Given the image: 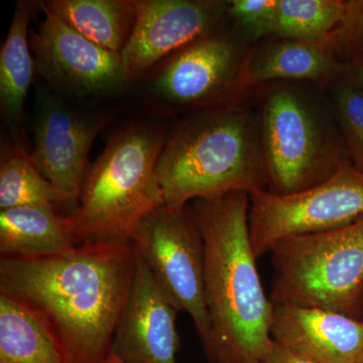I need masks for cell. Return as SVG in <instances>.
I'll return each mask as SVG.
<instances>
[{
  "instance_id": "cell-1",
  "label": "cell",
  "mask_w": 363,
  "mask_h": 363,
  "mask_svg": "<svg viewBox=\"0 0 363 363\" xmlns=\"http://www.w3.org/2000/svg\"><path fill=\"white\" fill-rule=\"evenodd\" d=\"M138 259L131 240L83 243L39 257L0 255V294L40 318L65 363H105Z\"/></svg>"
},
{
  "instance_id": "cell-2",
  "label": "cell",
  "mask_w": 363,
  "mask_h": 363,
  "mask_svg": "<svg viewBox=\"0 0 363 363\" xmlns=\"http://www.w3.org/2000/svg\"><path fill=\"white\" fill-rule=\"evenodd\" d=\"M250 195L233 192L189 204L204 241L209 363H259L269 350L274 304L257 267L248 227Z\"/></svg>"
},
{
  "instance_id": "cell-3",
  "label": "cell",
  "mask_w": 363,
  "mask_h": 363,
  "mask_svg": "<svg viewBox=\"0 0 363 363\" xmlns=\"http://www.w3.org/2000/svg\"><path fill=\"white\" fill-rule=\"evenodd\" d=\"M164 204L267 191L255 111L241 104L195 112L169 133L157 162Z\"/></svg>"
},
{
  "instance_id": "cell-4",
  "label": "cell",
  "mask_w": 363,
  "mask_h": 363,
  "mask_svg": "<svg viewBox=\"0 0 363 363\" xmlns=\"http://www.w3.org/2000/svg\"><path fill=\"white\" fill-rule=\"evenodd\" d=\"M324 89L298 82L259 86L255 113L267 192H301L352 162Z\"/></svg>"
},
{
  "instance_id": "cell-5",
  "label": "cell",
  "mask_w": 363,
  "mask_h": 363,
  "mask_svg": "<svg viewBox=\"0 0 363 363\" xmlns=\"http://www.w3.org/2000/svg\"><path fill=\"white\" fill-rule=\"evenodd\" d=\"M164 140L162 128L150 123L130 124L111 136L70 214L77 245L130 240L140 221L164 204L156 176Z\"/></svg>"
},
{
  "instance_id": "cell-6",
  "label": "cell",
  "mask_w": 363,
  "mask_h": 363,
  "mask_svg": "<svg viewBox=\"0 0 363 363\" xmlns=\"http://www.w3.org/2000/svg\"><path fill=\"white\" fill-rule=\"evenodd\" d=\"M269 255L274 304L320 308L363 319V216L339 228L281 240Z\"/></svg>"
},
{
  "instance_id": "cell-7",
  "label": "cell",
  "mask_w": 363,
  "mask_h": 363,
  "mask_svg": "<svg viewBox=\"0 0 363 363\" xmlns=\"http://www.w3.org/2000/svg\"><path fill=\"white\" fill-rule=\"evenodd\" d=\"M250 54L242 37L214 30L161 62L150 92L169 108L194 113L241 104Z\"/></svg>"
},
{
  "instance_id": "cell-8",
  "label": "cell",
  "mask_w": 363,
  "mask_h": 363,
  "mask_svg": "<svg viewBox=\"0 0 363 363\" xmlns=\"http://www.w3.org/2000/svg\"><path fill=\"white\" fill-rule=\"evenodd\" d=\"M130 240L157 285L180 311L188 313L202 345L206 343L204 241L189 205L157 208L140 221Z\"/></svg>"
},
{
  "instance_id": "cell-9",
  "label": "cell",
  "mask_w": 363,
  "mask_h": 363,
  "mask_svg": "<svg viewBox=\"0 0 363 363\" xmlns=\"http://www.w3.org/2000/svg\"><path fill=\"white\" fill-rule=\"evenodd\" d=\"M363 216V172L352 162L328 180L301 192L250 195L248 227L257 259L292 236L323 233Z\"/></svg>"
},
{
  "instance_id": "cell-10",
  "label": "cell",
  "mask_w": 363,
  "mask_h": 363,
  "mask_svg": "<svg viewBox=\"0 0 363 363\" xmlns=\"http://www.w3.org/2000/svg\"><path fill=\"white\" fill-rule=\"evenodd\" d=\"M38 85L30 157L75 211L89 169L91 145L106 124V119L79 111L47 86Z\"/></svg>"
},
{
  "instance_id": "cell-11",
  "label": "cell",
  "mask_w": 363,
  "mask_h": 363,
  "mask_svg": "<svg viewBox=\"0 0 363 363\" xmlns=\"http://www.w3.org/2000/svg\"><path fill=\"white\" fill-rule=\"evenodd\" d=\"M42 9L45 18L38 32L30 33V47L45 82L77 96L108 94L130 82L121 54L91 42Z\"/></svg>"
},
{
  "instance_id": "cell-12",
  "label": "cell",
  "mask_w": 363,
  "mask_h": 363,
  "mask_svg": "<svg viewBox=\"0 0 363 363\" xmlns=\"http://www.w3.org/2000/svg\"><path fill=\"white\" fill-rule=\"evenodd\" d=\"M135 28L121 52L130 81L195 40L218 30L228 1L135 0Z\"/></svg>"
},
{
  "instance_id": "cell-13",
  "label": "cell",
  "mask_w": 363,
  "mask_h": 363,
  "mask_svg": "<svg viewBox=\"0 0 363 363\" xmlns=\"http://www.w3.org/2000/svg\"><path fill=\"white\" fill-rule=\"evenodd\" d=\"M179 312L138 257L135 278L114 333L112 352L126 363H177Z\"/></svg>"
},
{
  "instance_id": "cell-14",
  "label": "cell",
  "mask_w": 363,
  "mask_h": 363,
  "mask_svg": "<svg viewBox=\"0 0 363 363\" xmlns=\"http://www.w3.org/2000/svg\"><path fill=\"white\" fill-rule=\"evenodd\" d=\"M274 342L319 363H358L363 355V319L292 304H274Z\"/></svg>"
},
{
  "instance_id": "cell-15",
  "label": "cell",
  "mask_w": 363,
  "mask_h": 363,
  "mask_svg": "<svg viewBox=\"0 0 363 363\" xmlns=\"http://www.w3.org/2000/svg\"><path fill=\"white\" fill-rule=\"evenodd\" d=\"M344 69L345 63L321 45L277 38L250 54L247 80L250 90L272 82L327 88L342 76Z\"/></svg>"
},
{
  "instance_id": "cell-16",
  "label": "cell",
  "mask_w": 363,
  "mask_h": 363,
  "mask_svg": "<svg viewBox=\"0 0 363 363\" xmlns=\"http://www.w3.org/2000/svg\"><path fill=\"white\" fill-rule=\"evenodd\" d=\"M35 4L18 2L0 52V109L13 136L14 147L28 152L25 130V102L33 83L35 59L30 50L28 26Z\"/></svg>"
},
{
  "instance_id": "cell-17",
  "label": "cell",
  "mask_w": 363,
  "mask_h": 363,
  "mask_svg": "<svg viewBox=\"0 0 363 363\" xmlns=\"http://www.w3.org/2000/svg\"><path fill=\"white\" fill-rule=\"evenodd\" d=\"M77 247L70 215L54 205H26L0 210V255L39 257Z\"/></svg>"
},
{
  "instance_id": "cell-18",
  "label": "cell",
  "mask_w": 363,
  "mask_h": 363,
  "mask_svg": "<svg viewBox=\"0 0 363 363\" xmlns=\"http://www.w3.org/2000/svg\"><path fill=\"white\" fill-rule=\"evenodd\" d=\"M40 6L86 39L118 54L135 28V0H49Z\"/></svg>"
},
{
  "instance_id": "cell-19",
  "label": "cell",
  "mask_w": 363,
  "mask_h": 363,
  "mask_svg": "<svg viewBox=\"0 0 363 363\" xmlns=\"http://www.w3.org/2000/svg\"><path fill=\"white\" fill-rule=\"evenodd\" d=\"M0 363H65L58 341L35 313L0 294Z\"/></svg>"
},
{
  "instance_id": "cell-20",
  "label": "cell",
  "mask_w": 363,
  "mask_h": 363,
  "mask_svg": "<svg viewBox=\"0 0 363 363\" xmlns=\"http://www.w3.org/2000/svg\"><path fill=\"white\" fill-rule=\"evenodd\" d=\"M344 13V0H278L272 35L324 48Z\"/></svg>"
},
{
  "instance_id": "cell-21",
  "label": "cell",
  "mask_w": 363,
  "mask_h": 363,
  "mask_svg": "<svg viewBox=\"0 0 363 363\" xmlns=\"http://www.w3.org/2000/svg\"><path fill=\"white\" fill-rule=\"evenodd\" d=\"M26 205L71 204L35 166L30 152L13 147L0 162V210Z\"/></svg>"
},
{
  "instance_id": "cell-22",
  "label": "cell",
  "mask_w": 363,
  "mask_h": 363,
  "mask_svg": "<svg viewBox=\"0 0 363 363\" xmlns=\"http://www.w3.org/2000/svg\"><path fill=\"white\" fill-rule=\"evenodd\" d=\"M327 90L351 162L363 172V91L342 78Z\"/></svg>"
},
{
  "instance_id": "cell-23",
  "label": "cell",
  "mask_w": 363,
  "mask_h": 363,
  "mask_svg": "<svg viewBox=\"0 0 363 363\" xmlns=\"http://www.w3.org/2000/svg\"><path fill=\"white\" fill-rule=\"evenodd\" d=\"M278 0L228 1L227 18L233 21L243 39L259 40L274 33Z\"/></svg>"
},
{
  "instance_id": "cell-24",
  "label": "cell",
  "mask_w": 363,
  "mask_h": 363,
  "mask_svg": "<svg viewBox=\"0 0 363 363\" xmlns=\"http://www.w3.org/2000/svg\"><path fill=\"white\" fill-rule=\"evenodd\" d=\"M324 48L342 63L363 57V0L345 1L343 21Z\"/></svg>"
},
{
  "instance_id": "cell-25",
  "label": "cell",
  "mask_w": 363,
  "mask_h": 363,
  "mask_svg": "<svg viewBox=\"0 0 363 363\" xmlns=\"http://www.w3.org/2000/svg\"><path fill=\"white\" fill-rule=\"evenodd\" d=\"M259 363H319L311 358L300 354L290 348L272 341L269 350L260 358Z\"/></svg>"
},
{
  "instance_id": "cell-26",
  "label": "cell",
  "mask_w": 363,
  "mask_h": 363,
  "mask_svg": "<svg viewBox=\"0 0 363 363\" xmlns=\"http://www.w3.org/2000/svg\"><path fill=\"white\" fill-rule=\"evenodd\" d=\"M340 78L363 91V57L345 63V69Z\"/></svg>"
},
{
  "instance_id": "cell-27",
  "label": "cell",
  "mask_w": 363,
  "mask_h": 363,
  "mask_svg": "<svg viewBox=\"0 0 363 363\" xmlns=\"http://www.w3.org/2000/svg\"><path fill=\"white\" fill-rule=\"evenodd\" d=\"M105 363H126L124 362L123 359H121L117 355L114 354L113 352L111 353V355H109L108 358H107L106 362Z\"/></svg>"
},
{
  "instance_id": "cell-28",
  "label": "cell",
  "mask_w": 363,
  "mask_h": 363,
  "mask_svg": "<svg viewBox=\"0 0 363 363\" xmlns=\"http://www.w3.org/2000/svg\"><path fill=\"white\" fill-rule=\"evenodd\" d=\"M359 311H360V316H362V318H363V286H362V294H360Z\"/></svg>"
},
{
  "instance_id": "cell-29",
  "label": "cell",
  "mask_w": 363,
  "mask_h": 363,
  "mask_svg": "<svg viewBox=\"0 0 363 363\" xmlns=\"http://www.w3.org/2000/svg\"><path fill=\"white\" fill-rule=\"evenodd\" d=\"M358 363H363V355H362V359H360V362Z\"/></svg>"
}]
</instances>
